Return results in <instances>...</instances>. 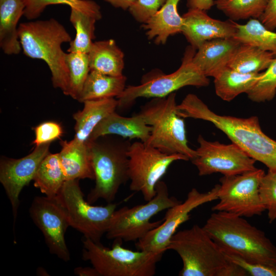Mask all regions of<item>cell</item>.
<instances>
[{
	"label": "cell",
	"instance_id": "obj_1",
	"mask_svg": "<svg viewBox=\"0 0 276 276\" xmlns=\"http://www.w3.org/2000/svg\"><path fill=\"white\" fill-rule=\"evenodd\" d=\"M177 110L183 118L212 123L250 157L263 164L269 171L276 172V141L262 131L257 117L244 118L218 114L193 94L187 95L177 105Z\"/></svg>",
	"mask_w": 276,
	"mask_h": 276
},
{
	"label": "cell",
	"instance_id": "obj_2",
	"mask_svg": "<svg viewBox=\"0 0 276 276\" xmlns=\"http://www.w3.org/2000/svg\"><path fill=\"white\" fill-rule=\"evenodd\" d=\"M202 227L224 252L247 261L276 266V247L263 231L244 217L215 211Z\"/></svg>",
	"mask_w": 276,
	"mask_h": 276
},
{
	"label": "cell",
	"instance_id": "obj_3",
	"mask_svg": "<svg viewBox=\"0 0 276 276\" xmlns=\"http://www.w3.org/2000/svg\"><path fill=\"white\" fill-rule=\"evenodd\" d=\"M167 249L176 252L181 259L180 276L248 275L227 258L203 227L197 224L176 232Z\"/></svg>",
	"mask_w": 276,
	"mask_h": 276
},
{
	"label": "cell",
	"instance_id": "obj_4",
	"mask_svg": "<svg viewBox=\"0 0 276 276\" xmlns=\"http://www.w3.org/2000/svg\"><path fill=\"white\" fill-rule=\"evenodd\" d=\"M18 31L24 54L28 57L43 60L51 71L54 87L60 89L66 95L69 71L65 61L66 53L61 45L72 40L64 27L52 18L21 23Z\"/></svg>",
	"mask_w": 276,
	"mask_h": 276
},
{
	"label": "cell",
	"instance_id": "obj_5",
	"mask_svg": "<svg viewBox=\"0 0 276 276\" xmlns=\"http://www.w3.org/2000/svg\"><path fill=\"white\" fill-rule=\"evenodd\" d=\"M95 185L86 200L93 204L99 199L107 203L115 199L120 187L129 180L128 150L130 140L109 135L88 141Z\"/></svg>",
	"mask_w": 276,
	"mask_h": 276
},
{
	"label": "cell",
	"instance_id": "obj_6",
	"mask_svg": "<svg viewBox=\"0 0 276 276\" xmlns=\"http://www.w3.org/2000/svg\"><path fill=\"white\" fill-rule=\"evenodd\" d=\"M137 113L152 127L145 144L165 153L185 155L189 160L196 156V150L188 145L183 118L177 113L175 93L152 98Z\"/></svg>",
	"mask_w": 276,
	"mask_h": 276
},
{
	"label": "cell",
	"instance_id": "obj_7",
	"mask_svg": "<svg viewBox=\"0 0 276 276\" xmlns=\"http://www.w3.org/2000/svg\"><path fill=\"white\" fill-rule=\"evenodd\" d=\"M115 239L111 248L84 238L82 258L88 261L100 276H153L164 252L133 251Z\"/></svg>",
	"mask_w": 276,
	"mask_h": 276
},
{
	"label": "cell",
	"instance_id": "obj_8",
	"mask_svg": "<svg viewBox=\"0 0 276 276\" xmlns=\"http://www.w3.org/2000/svg\"><path fill=\"white\" fill-rule=\"evenodd\" d=\"M196 49L190 45L186 48L179 67L169 74L158 70L144 75L137 85H128L117 98V109H125L139 98H163L186 86H207L210 80L193 63Z\"/></svg>",
	"mask_w": 276,
	"mask_h": 276
},
{
	"label": "cell",
	"instance_id": "obj_9",
	"mask_svg": "<svg viewBox=\"0 0 276 276\" xmlns=\"http://www.w3.org/2000/svg\"><path fill=\"white\" fill-rule=\"evenodd\" d=\"M156 190L155 196L145 204L116 210L106 233L107 238L137 241L163 222V220L151 222L152 217L181 202L169 196L164 181L160 180L157 183Z\"/></svg>",
	"mask_w": 276,
	"mask_h": 276
},
{
	"label": "cell",
	"instance_id": "obj_10",
	"mask_svg": "<svg viewBox=\"0 0 276 276\" xmlns=\"http://www.w3.org/2000/svg\"><path fill=\"white\" fill-rule=\"evenodd\" d=\"M79 179L66 180L58 194L66 211L69 225L96 242L108 229L117 204L96 206L84 198Z\"/></svg>",
	"mask_w": 276,
	"mask_h": 276
},
{
	"label": "cell",
	"instance_id": "obj_11",
	"mask_svg": "<svg viewBox=\"0 0 276 276\" xmlns=\"http://www.w3.org/2000/svg\"><path fill=\"white\" fill-rule=\"evenodd\" d=\"M127 154L130 190L141 192L146 201L155 196L157 183L173 162L189 160L185 155L165 153L142 141L131 143Z\"/></svg>",
	"mask_w": 276,
	"mask_h": 276
},
{
	"label": "cell",
	"instance_id": "obj_12",
	"mask_svg": "<svg viewBox=\"0 0 276 276\" xmlns=\"http://www.w3.org/2000/svg\"><path fill=\"white\" fill-rule=\"evenodd\" d=\"M264 171L256 169L242 174L223 176L220 180L219 202L213 211H223L243 217L261 215L265 210L260 188Z\"/></svg>",
	"mask_w": 276,
	"mask_h": 276
},
{
	"label": "cell",
	"instance_id": "obj_13",
	"mask_svg": "<svg viewBox=\"0 0 276 276\" xmlns=\"http://www.w3.org/2000/svg\"><path fill=\"white\" fill-rule=\"evenodd\" d=\"M196 156L191 160L199 176L220 173L223 176L242 174L256 169V160L236 144H222L198 135Z\"/></svg>",
	"mask_w": 276,
	"mask_h": 276
},
{
	"label": "cell",
	"instance_id": "obj_14",
	"mask_svg": "<svg viewBox=\"0 0 276 276\" xmlns=\"http://www.w3.org/2000/svg\"><path fill=\"white\" fill-rule=\"evenodd\" d=\"M29 214L42 233L50 252L64 262H68L71 255L65 234L70 225L59 196L35 197L29 208Z\"/></svg>",
	"mask_w": 276,
	"mask_h": 276
},
{
	"label": "cell",
	"instance_id": "obj_15",
	"mask_svg": "<svg viewBox=\"0 0 276 276\" xmlns=\"http://www.w3.org/2000/svg\"><path fill=\"white\" fill-rule=\"evenodd\" d=\"M219 184L216 185L210 191L200 192L193 188L188 193L183 202L167 209L163 222L150 231L145 236L136 241L135 246L139 250L164 252L172 236L183 223L190 218V213L197 207L218 199Z\"/></svg>",
	"mask_w": 276,
	"mask_h": 276
},
{
	"label": "cell",
	"instance_id": "obj_16",
	"mask_svg": "<svg viewBox=\"0 0 276 276\" xmlns=\"http://www.w3.org/2000/svg\"><path fill=\"white\" fill-rule=\"evenodd\" d=\"M50 144L36 146L31 153L20 158H1L0 182L12 208L14 230L20 205V194L33 180L40 163L49 153Z\"/></svg>",
	"mask_w": 276,
	"mask_h": 276
},
{
	"label": "cell",
	"instance_id": "obj_17",
	"mask_svg": "<svg viewBox=\"0 0 276 276\" xmlns=\"http://www.w3.org/2000/svg\"><path fill=\"white\" fill-rule=\"evenodd\" d=\"M182 17L181 33L190 45L196 50L206 41L219 38H232L237 31L234 21L214 19L204 10L189 9Z\"/></svg>",
	"mask_w": 276,
	"mask_h": 276
},
{
	"label": "cell",
	"instance_id": "obj_18",
	"mask_svg": "<svg viewBox=\"0 0 276 276\" xmlns=\"http://www.w3.org/2000/svg\"><path fill=\"white\" fill-rule=\"evenodd\" d=\"M240 44L233 37L206 41L197 49L192 62L205 76L214 78L227 67Z\"/></svg>",
	"mask_w": 276,
	"mask_h": 276
},
{
	"label": "cell",
	"instance_id": "obj_19",
	"mask_svg": "<svg viewBox=\"0 0 276 276\" xmlns=\"http://www.w3.org/2000/svg\"><path fill=\"white\" fill-rule=\"evenodd\" d=\"M151 129L152 127L138 113L131 117H125L114 111L96 127L88 141L104 135H115L130 140L139 139L146 143L150 137Z\"/></svg>",
	"mask_w": 276,
	"mask_h": 276
},
{
	"label": "cell",
	"instance_id": "obj_20",
	"mask_svg": "<svg viewBox=\"0 0 276 276\" xmlns=\"http://www.w3.org/2000/svg\"><path fill=\"white\" fill-rule=\"evenodd\" d=\"M60 162L66 180L90 179L95 180L88 143L73 139L60 143Z\"/></svg>",
	"mask_w": 276,
	"mask_h": 276
},
{
	"label": "cell",
	"instance_id": "obj_21",
	"mask_svg": "<svg viewBox=\"0 0 276 276\" xmlns=\"http://www.w3.org/2000/svg\"><path fill=\"white\" fill-rule=\"evenodd\" d=\"M180 0H167L160 9L142 25L146 35L157 44H165L170 36L181 33L183 18L177 10Z\"/></svg>",
	"mask_w": 276,
	"mask_h": 276
},
{
	"label": "cell",
	"instance_id": "obj_22",
	"mask_svg": "<svg viewBox=\"0 0 276 276\" xmlns=\"http://www.w3.org/2000/svg\"><path fill=\"white\" fill-rule=\"evenodd\" d=\"M84 107L73 115L75 121L74 138L87 143L91 134L106 117L117 109L118 100L114 98L87 100Z\"/></svg>",
	"mask_w": 276,
	"mask_h": 276
},
{
	"label": "cell",
	"instance_id": "obj_23",
	"mask_svg": "<svg viewBox=\"0 0 276 276\" xmlns=\"http://www.w3.org/2000/svg\"><path fill=\"white\" fill-rule=\"evenodd\" d=\"M24 10L21 0H0V47L6 55L21 51L17 25Z\"/></svg>",
	"mask_w": 276,
	"mask_h": 276
},
{
	"label": "cell",
	"instance_id": "obj_24",
	"mask_svg": "<svg viewBox=\"0 0 276 276\" xmlns=\"http://www.w3.org/2000/svg\"><path fill=\"white\" fill-rule=\"evenodd\" d=\"M87 55L90 71L113 76L123 75L124 55L114 40L93 42Z\"/></svg>",
	"mask_w": 276,
	"mask_h": 276
},
{
	"label": "cell",
	"instance_id": "obj_25",
	"mask_svg": "<svg viewBox=\"0 0 276 276\" xmlns=\"http://www.w3.org/2000/svg\"><path fill=\"white\" fill-rule=\"evenodd\" d=\"M263 73L244 74L227 66L214 78L215 93L223 101L230 102L241 94H247Z\"/></svg>",
	"mask_w": 276,
	"mask_h": 276
},
{
	"label": "cell",
	"instance_id": "obj_26",
	"mask_svg": "<svg viewBox=\"0 0 276 276\" xmlns=\"http://www.w3.org/2000/svg\"><path fill=\"white\" fill-rule=\"evenodd\" d=\"M126 77L110 76L90 71L78 101L118 98L126 88Z\"/></svg>",
	"mask_w": 276,
	"mask_h": 276
},
{
	"label": "cell",
	"instance_id": "obj_27",
	"mask_svg": "<svg viewBox=\"0 0 276 276\" xmlns=\"http://www.w3.org/2000/svg\"><path fill=\"white\" fill-rule=\"evenodd\" d=\"M33 181L34 186L48 197L58 195L65 181L59 153H49L40 163Z\"/></svg>",
	"mask_w": 276,
	"mask_h": 276
},
{
	"label": "cell",
	"instance_id": "obj_28",
	"mask_svg": "<svg viewBox=\"0 0 276 276\" xmlns=\"http://www.w3.org/2000/svg\"><path fill=\"white\" fill-rule=\"evenodd\" d=\"M275 58L271 52L241 43L227 66L244 74L260 73L267 70Z\"/></svg>",
	"mask_w": 276,
	"mask_h": 276
},
{
	"label": "cell",
	"instance_id": "obj_29",
	"mask_svg": "<svg viewBox=\"0 0 276 276\" xmlns=\"http://www.w3.org/2000/svg\"><path fill=\"white\" fill-rule=\"evenodd\" d=\"M237 29L233 38L241 43L251 45L272 53L276 57V32L267 29L256 18L246 24L235 22Z\"/></svg>",
	"mask_w": 276,
	"mask_h": 276
},
{
	"label": "cell",
	"instance_id": "obj_30",
	"mask_svg": "<svg viewBox=\"0 0 276 276\" xmlns=\"http://www.w3.org/2000/svg\"><path fill=\"white\" fill-rule=\"evenodd\" d=\"M70 20L76 30L75 38L70 42L68 52L87 54L95 38V17L76 9L71 8Z\"/></svg>",
	"mask_w": 276,
	"mask_h": 276
},
{
	"label": "cell",
	"instance_id": "obj_31",
	"mask_svg": "<svg viewBox=\"0 0 276 276\" xmlns=\"http://www.w3.org/2000/svg\"><path fill=\"white\" fill-rule=\"evenodd\" d=\"M25 6L24 16L29 20L36 19L49 5L65 4L95 17L102 18L100 6L93 0H21Z\"/></svg>",
	"mask_w": 276,
	"mask_h": 276
},
{
	"label": "cell",
	"instance_id": "obj_32",
	"mask_svg": "<svg viewBox=\"0 0 276 276\" xmlns=\"http://www.w3.org/2000/svg\"><path fill=\"white\" fill-rule=\"evenodd\" d=\"M269 0H216L218 10L233 21L260 18Z\"/></svg>",
	"mask_w": 276,
	"mask_h": 276
},
{
	"label": "cell",
	"instance_id": "obj_33",
	"mask_svg": "<svg viewBox=\"0 0 276 276\" xmlns=\"http://www.w3.org/2000/svg\"><path fill=\"white\" fill-rule=\"evenodd\" d=\"M65 61L69 71V86L66 96L78 101L90 71L87 54L68 52Z\"/></svg>",
	"mask_w": 276,
	"mask_h": 276
},
{
	"label": "cell",
	"instance_id": "obj_34",
	"mask_svg": "<svg viewBox=\"0 0 276 276\" xmlns=\"http://www.w3.org/2000/svg\"><path fill=\"white\" fill-rule=\"evenodd\" d=\"M255 102L272 100L276 96V57L256 85L247 93Z\"/></svg>",
	"mask_w": 276,
	"mask_h": 276
},
{
	"label": "cell",
	"instance_id": "obj_35",
	"mask_svg": "<svg viewBox=\"0 0 276 276\" xmlns=\"http://www.w3.org/2000/svg\"><path fill=\"white\" fill-rule=\"evenodd\" d=\"M262 201L267 212L269 222L276 220V172L268 170L264 175L260 188Z\"/></svg>",
	"mask_w": 276,
	"mask_h": 276
},
{
	"label": "cell",
	"instance_id": "obj_36",
	"mask_svg": "<svg viewBox=\"0 0 276 276\" xmlns=\"http://www.w3.org/2000/svg\"><path fill=\"white\" fill-rule=\"evenodd\" d=\"M35 139L32 144L35 147L60 139L63 135V130L61 125L55 121H45L34 128Z\"/></svg>",
	"mask_w": 276,
	"mask_h": 276
},
{
	"label": "cell",
	"instance_id": "obj_37",
	"mask_svg": "<svg viewBox=\"0 0 276 276\" xmlns=\"http://www.w3.org/2000/svg\"><path fill=\"white\" fill-rule=\"evenodd\" d=\"M224 252L232 262L244 270L248 275L276 276L275 266L247 261L236 255L229 252Z\"/></svg>",
	"mask_w": 276,
	"mask_h": 276
},
{
	"label": "cell",
	"instance_id": "obj_38",
	"mask_svg": "<svg viewBox=\"0 0 276 276\" xmlns=\"http://www.w3.org/2000/svg\"><path fill=\"white\" fill-rule=\"evenodd\" d=\"M166 1L136 0L128 10L136 21L144 24L160 9Z\"/></svg>",
	"mask_w": 276,
	"mask_h": 276
},
{
	"label": "cell",
	"instance_id": "obj_39",
	"mask_svg": "<svg viewBox=\"0 0 276 276\" xmlns=\"http://www.w3.org/2000/svg\"><path fill=\"white\" fill-rule=\"evenodd\" d=\"M259 19L267 29L272 31L276 29V0L269 1Z\"/></svg>",
	"mask_w": 276,
	"mask_h": 276
},
{
	"label": "cell",
	"instance_id": "obj_40",
	"mask_svg": "<svg viewBox=\"0 0 276 276\" xmlns=\"http://www.w3.org/2000/svg\"><path fill=\"white\" fill-rule=\"evenodd\" d=\"M215 5L214 0H187V6L189 9H199L206 11Z\"/></svg>",
	"mask_w": 276,
	"mask_h": 276
},
{
	"label": "cell",
	"instance_id": "obj_41",
	"mask_svg": "<svg viewBox=\"0 0 276 276\" xmlns=\"http://www.w3.org/2000/svg\"><path fill=\"white\" fill-rule=\"evenodd\" d=\"M74 273L78 276H100L97 270L93 267L78 266L75 268Z\"/></svg>",
	"mask_w": 276,
	"mask_h": 276
},
{
	"label": "cell",
	"instance_id": "obj_42",
	"mask_svg": "<svg viewBox=\"0 0 276 276\" xmlns=\"http://www.w3.org/2000/svg\"><path fill=\"white\" fill-rule=\"evenodd\" d=\"M116 8H122L123 10L129 8L136 2V0H104Z\"/></svg>",
	"mask_w": 276,
	"mask_h": 276
},
{
	"label": "cell",
	"instance_id": "obj_43",
	"mask_svg": "<svg viewBox=\"0 0 276 276\" xmlns=\"http://www.w3.org/2000/svg\"><path fill=\"white\" fill-rule=\"evenodd\" d=\"M36 274L38 275L47 276L50 275L47 271L42 267H38L36 270Z\"/></svg>",
	"mask_w": 276,
	"mask_h": 276
}]
</instances>
